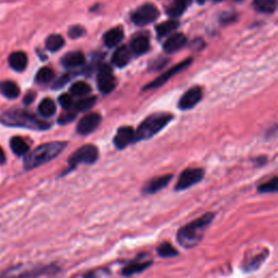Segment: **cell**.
I'll use <instances>...</instances> for the list:
<instances>
[{
    "label": "cell",
    "instance_id": "11",
    "mask_svg": "<svg viewBox=\"0 0 278 278\" xmlns=\"http://www.w3.org/2000/svg\"><path fill=\"white\" fill-rule=\"evenodd\" d=\"M101 123V115L98 113H89L83 116L79 122L76 130L81 135H89L92 131L98 128Z\"/></svg>",
    "mask_w": 278,
    "mask_h": 278
},
{
    "label": "cell",
    "instance_id": "7",
    "mask_svg": "<svg viewBox=\"0 0 278 278\" xmlns=\"http://www.w3.org/2000/svg\"><path fill=\"white\" fill-rule=\"evenodd\" d=\"M159 17V10L153 4L145 3L144 6L138 8L133 14H131V21L136 25L145 26L155 21Z\"/></svg>",
    "mask_w": 278,
    "mask_h": 278
},
{
    "label": "cell",
    "instance_id": "28",
    "mask_svg": "<svg viewBox=\"0 0 278 278\" xmlns=\"http://www.w3.org/2000/svg\"><path fill=\"white\" fill-rule=\"evenodd\" d=\"M64 40L61 35H58V34H53V35H50L49 37L46 40V48L49 51H58L60 50L61 48L64 46Z\"/></svg>",
    "mask_w": 278,
    "mask_h": 278
},
{
    "label": "cell",
    "instance_id": "39",
    "mask_svg": "<svg viewBox=\"0 0 278 278\" xmlns=\"http://www.w3.org/2000/svg\"><path fill=\"white\" fill-rule=\"evenodd\" d=\"M6 162V154H4L2 148L0 147V165Z\"/></svg>",
    "mask_w": 278,
    "mask_h": 278
},
{
    "label": "cell",
    "instance_id": "6",
    "mask_svg": "<svg viewBox=\"0 0 278 278\" xmlns=\"http://www.w3.org/2000/svg\"><path fill=\"white\" fill-rule=\"evenodd\" d=\"M204 177V171L202 169H187L179 175V178L175 185L176 192H183L194 186L201 182Z\"/></svg>",
    "mask_w": 278,
    "mask_h": 278
},
{
    "label": "cell",
    "instance_id": "10",
    "mask_svg": "<svg viewBox=\"0 0 278 278\" xmlns=\"http://www.w3.org/2000/svg\"><path fill=\"white\" fill-rule=\"evenodd\" d=\"M203 97L202 88L199 86L192 87L185 92L184 96L180 98L178 102V108L180 110H189L196 107Z\"/></svg>",
    "mask_w": 278,
    "mask_h": 278
},
{
    "label": "cell",
    "instance_id": "36",
    "mask_svg": "<svg viewBox=\"0 0 278 278\" xmlns=\"http://www.w3.org/2000/svg\"><path fill=\"white\" fill-rule=\"evenodd\" d=\"M70 80H71V75L70 74H65V75L61 76L60 79H58L56 81L55 84H53V88H55V89L61 88V87H63L66 84V83H69Z\"/></svg>",
    "mask_w": 278,
    "mask_h": 278
},
{
    "label": "cell",
    "instance_id": "37",
    "mask_svg": "<svg viewBox=\"0 0 278 278\" xmlns=\"http://www.w3.org/2000/svg\"><path fill=\"white\" fill-rule=\"evenodd\" d=\"M75 116H76V114L73 113V112H67V113L60 116V119H59V121H58V123L59 124H67V123H70V122L74 120Z\"/></svg>",
    "mask_w": 278,
    "mask_h": 278
},
{
    "label": "cell",
    "instance_id": "26",
    "mask_svg": "<svg viewBox=\"0 0 278 278\" xmlns=\"http://www.w3.org/2000/svg\"><path fill=\"white\" fill-rule=\"evenodd\" d=\"M276 0H255L256 10L262 13H273L276 10Z\"/></svg>",
    "mask_w": 278,
    "mask_h": 278
},
{
    "label": "cell",
    "instance_id": "42",
    "mask_svg": "<svg viewBox=\"0 0 278 278\" xmlns=\"http://www.w3.org/2000/svg\"><path fill=\"white\" fill-rule=\"evenodd\" d=\"M235 1H238V2H240V1H242V0H235Z\"/></svg>",
    "mask_w": 278,
    "mask_h": 278
},
{
    "label": "cell",
    "instance_id": "40",
    "mask_svg": "<svg viewBox=\"0 0 278 278\" xmlns=\"http://www.w3.org/2000/svg\"><path fill=\"white\" fill-rule=\"evenodd\" d=\"M208 1V0H197V2L199 3V4H204Z\"/></svg>",
    "mask_w": 278,
    "mask_h": 278
},
{
    "label": "cell",
    "instance_id": "1",
    "mask_svg": "<svg viewBox=\"0 0 278 278\" xmlns=\"http://www.w3.org/2000/svg\"><path fill=\"white\" fill-rule=\"evenodd\" d=\"M214 217H215V213L208 212L179 228L176 235L177 242L185 249L197 247L203 240L204 234L208 227L211 225Z\"/></svg>",
    "mask_w": 278,
    "mask_h": 278
},
{
    "label": "cell",
    "instance_id": "16",
    "mask_svg": "<svg viewBox=\"0 0 278 278\" xmlns=\"http://www.w3.org/2000/svg\"><path fill=\"white\" fill-rule=\"evenodd\" d=\"M64 67H79L85 63V56L81 51H72L66 53L61 60Z\"/></svg>",
    "mask_w": 278,
    "mask_h": 278
},
{
    "label": "cell",
    "instance_id": "22",
    "mask_svg": "<svg viewBox=\"0 0 278 278\" xmlns=\"http://www.w3.org/2000/svg\"><path fill=\"white\" fill-rule=\"evenodd\" d=\"M190 2H192V0H174L172 6L167 8V12L170 17L178 18L186 11Z\"/></svg>",
    "mask_w": 278,
    "mask_h": 278
},
{
    "label": "cell",
    "instance_id": "23",
    "mask_svg": "<svg viewBox=\"0 0 278 278\" xmlns=\"http://www.w3.org/2000/svg\"><path fill=\"white\" fill-rule=\"evenodd\" d=\"M10 147L13 152L19 155V157L26 155L28 151H30V146L21 137H13L10 141Z\"/></svg>",
    "mask_w": 278,
    "mask_h": 278
},
{
    "label": "cell",
    "instance_id": "9",
    "mask_svg": "<svg viewBox=\"0 0 278 278\" xmlns=\"http://www.w3.org/2000/svg\"><path fill=\"white\" fill-rule=\"evenodd\" d=\"M192 59H186V60H184L183 62H180L178 63V64L176 65H174L173 67H171V69L169 71H167L164 73V74L162 75H160L158 79H155L153 82H151L149 85H147L145 87L144 89H152V88H158V87L160 86H162L164 85L165 83H167L170 79H172L173 76H175L177 74V73L179 72H182L183 70L185 69H187V67L192 64Z\"/></svg>",
    "mask_w": 278,
    "mask_h": 278
},
{
    "label": "cell",
    "instance_id": "17",
    "mask_svg": "<svg viewBox=\"0 0 278 278\" xmlns=\"http://www.w3.org/2000/svg\"><path fill=\"white\" fill-rule=\"evenodd\" d=\"M130 60V49L128 46H121L115 50L112 56V63L118 67H124L128 65Z\"/></svg>",
    "mask_w": 278,
    "mask_h": 278
},
{
    "label": "cell",
    "instance_id": "29",
    "mask_svg": "<svg viewBox=\"0 0 278 278\" xmlns=\"http://www.w3.org/2000/svg\"><path fill=\"white\" fill-rule=\"evenodd\" d=\"M157 253L161 257H173L178 256V251L170 242H162L157 248Z\"/></svg>",
    "mask_w": 278,
    "mask_h": 278
},
{
    "label": "cell",
    "instance_id": "18",
    "mask_svg": "<svg viewBox=\"0 0 278 278\" xmlns=\"http://www.w3.org/2000/svg\"><path fill=\"white\" fill-rule=\"evenodd\" d=\"M9 64L14 71L22 72L27 66V56L23 51H16L9 56Z\"/></svg>",
    "mask_w": 278,
    "mask_h": 278
},
{
    "label": "cell",
    "instance_id": "35",
    "mask_svg": "<svg viewBox=\"0 0 278 278\" xmlns=\"http://www.w3.org/2000/svg\"><path fill=\"white\" fill-rule=\"evenodd\" d=\"M84 33L85 30L81 25H74L70 27L69 36L72 38V40H76V38H80L84 35Z\"/></svg>",
    "mask_w": 278,
    "mask_h": 278
},
{
    "label": "cell",
    "instance_id": "24",
    "mask_svg": "<svg viewBox=\"0 0 278 278\" xmlns=\"http://www.w3.org/2000/svg\"><path fill=\"white\" fill-rule=\"evenodd\" d=\"M267 256H268L267 250H265L264 252H260L258 255L252 257L250 260L246 261L245 265H243V268H245V271H247V272L257 270V268L262 265V263L264 262V260L267 257Z\"/></svg>",
    "mask_w": 278,
    "mask_h": 278
},
{
    "label": "cell",
    "instance_id": "33",
    "mask_svg": "<svg viewBox=\"0 0 278 278\" xmlns=\"http://www.w3.org/2000/svg\"><path fill=\"white\" fill-rule=\"evenodd\" d=\"M277 177H273L268 182L260 185L257 187V192L260 193H268V192H277Z\"/></svg>",
    "mask_w": 278,
    "mask_h": 278
},
{
    "label": "cell",
    "instance_id": "20",
    "mask_svg": "<svg viewBox=\"0 0 278 278\" xmlns=\"http://www.w3.org/2000/svg\"><path fill=\"white\" fill-rule=\"evenodd\" d=\"M151 265L152 262L146 261V262H131L129 264L126 265L125 267L122 268V274L124 276H133L139 273H143L144 271L147 270Z\"/></svg>",
    "mask_w": 278,
    "mask_h": 278
},
{
    "label": "cell",
    "instance_id": "3",
    "mask_svg": "<svg viewBox=\"0 0 278 278\" xmlns=\"http://www.w3.org/2000/svg\"><path fill=\"white\" fill-rule=\"evenodd\" d=\"M1 122L8 126H14V128H26L35 130H43L50 128V124L46 123L35 115L30 113L25 110L14 109L7 111L1 116Z\"/></svg>",
    "mask_w": 278,
    "mask_h": 278
},
{
    "label": "cell",
    "instance_id": "30",
    "mask_svg": "<svg viewBox=\"0 0 278 278\" xmlns=\"http://www.w3.org/2000/svg\"><path fill=\"white\" fill-rule=\"evenodd\" d=\"M91 91V87L85 82H77L71 86L70 92L73 96H86Z\"/></svg>",
    "mask_w": 278,
    "mask_h": 278
},
{
    "label": "cell",
    "instance_id": "38",
    "mask_svg": "<svg viewBox=\"0 0 278 278\" xmlns=\"http://www.w3.org/2000/svg\"><path fill=\"white\" fill-rule=\"evenodd\" d=\"M35 94H34V92H28V94L25 96V98H24V104L25 105H30V104H32L33 102V100H34V98H35Z\"/></svg>",
    "mask_w": 278,
    "mask_h": 278
},
{
    "label": "cell",
    "instance_id": "32",
    "mask_svg": "<svg viewBox=\"0 0 278 278\" xmlns=\"http://www.w3.org/2000/svg\"><path fill=\"white\" fill-rule=\"evenodd\" d=\"M53 77V71L49 67H43L37 72L35 80L38 84H47L49 83Z\"/></svg>",
    "mask_w": 278,
    "mask_h": 278
},
{
    "label": "cell",
    "instance_id": "31",
    "mask_svg": "<svg viewBox=\"0 0 278 278\" xmlns=\"http://www.w3.org/2000/svg\"><path fill=\"white\" fill-rule=\"evenodd\" d=\"M96 101H97V98L96 97H87V98H83L81 100H79L76 102V104H74V108L76 111H79V112H84V111H87V110H89L91 109L92 107L95 106L96 104Z\"/></svg>",
    "mask_w": 278,
    "mask_h": 278
},
{
    "label": "cell",
    "instance_id": "2",
    "mask_svg": "<svg viewBox=\"0 0 278 278\" xmlns=\"http://www.w3.org/2000/svg\"><path fill=\"white\" fill-rule=\"evenodd\" d=\"M65 147L66 143H61V141L43 144L25 155L24 168L25 170H33L50 162L51 160L56 159L65 149Z\"/></svg>",
    "mask_w": 278,
    "mask_h": 278
},
{
    "label": "cell",
    "instance_id": "27",
    "mask_svg": "<svg viewBox=\"0 0 278 278\" xmlns=\"http://www.w3.org/2000/svg\"><path fill=\"white\" fill-rule=\"evenodd\" d=\"M56 104L50 98L43 99L40 106H38L40 114L43 116V118H50V116L56 113Z\"/></svg>",
    "mask_w": 278,
    "mask_h": 278
},
{
    "label": "cell",
    "instance_id": "41",
    "mask_svg": "<svg viewBox=\"0 0 278 278\" xmlns=\"http://www.w3.org/2000/svg\"><path fill=\"white\" fill-rule=\"evenodd\" d=\"M214 1H215V2H221V1H223V0H214Z\"/></svg>",
    "mask_w": 278,
    "mask_h": 278
},
{
    "label": "cell",
    "instance_id": "34",
    "mask_svg": "<svg viewBox=\"0 0 278 278\" xmlns=\"http://www.w3.org/2000/svg\"><path fill=\"white\" fill-rule=\"evenodd\" d=\"M59 104L64 110H71L72 107L74 106V102H73L72 97L67 94H63L59 97Z\"/></svg>",
    "mask_w": 278,
    "mask_h": 278
},
{
    "label": "cell",
    "instance_id": "12",
    "mask_svg": "<svg viewBox=\"0 0 278 278\" xmlns=\"http://www.w3.org/2000/svg\"><path fill=\"white\" fill-rule=\"evenodd\" d=\"M135 143V130L130 126H123L118 129L113 144L118 149H124L128 145Z\"/></svg>",
    "mask_w": 278,
    "mask_h": 278
},
{
    "label": "cell",
    "instance_id": "4",
    "mask_svg": "<svg viewBox=\"0 0 278 278\" xmlns=\"http://www.w3.org/2000/svg\"><path fill=\"white\" fill-rule=\"evenodd\" d=\"M173 115L170 113H154L146 118L135 131V141L147 140L160 133L171 121Z\"/></svg>",
    "mask_w": 278,
    "mask_h": 278
},
{
    "label": "cell",
    "instance_id": "15",
    "mask_svg": "<svg viewBox=\"0 0 278 278\" xmlns=\"http://www.w3.org/2000/svg\"><path fill=\"white\" fill-rule=\"evenodd\" d=\"M124 38V31L121 27H113L104 35V43L107 47L113 48L118 46Z\"/></svg>",
    "mask_w": 278,
    "mask_h": 278
},
{
    "label": "cell",
    "instance_id": "21",
    "mask_svg": "<svg viewBox=\"0 0 278 278\" xmlns=\"http://www.w3.org/2000/svg\"><path fill=\"white\" fill-rule=\"evenodd\" d=\"M0 91L9 99H16L20 95V88L12 81H4L0 83Z\"/></svg>",
    "mask_w": 278,
    "mask_h": 278
},
{
    "label": "cell",
    "instance_id": "14",
    "mask_svg": "<svg viewBox=\"0 0 278 278\" xmlns=\"http://www.w3.org/2000/svg\"><path fill=\"white\" fill-rule=\"evenodd\" d=\"M187 45V38L182 33H176L164 43L163 49L168 53H174Z\"/></svg>",
    "mask_w": 278,
    "mask_h": 278
},
{
    "label": "cell",
    "instance_id": "25",
    "mask_svg": "<svg viewBox=\"0 0 278 278\" xmlns=\"http://www.w3.org/2000/svg\"><path fill=\"white\" fill-rule=\"evenodd\" d=\"M179 26V23L175 20H170L167 22H163L159 24V25L155 26V32H157L159 37H164L168 36L169 34H171L174 31L177 30V27Z\"/></svg>",
    "mask_w": 278,
    "mask_h": 278
},
{
    "label": "cell",
    "instance_id": "19",
    "mask_svg": "<svg viewBox=\"0 0 278 278\" xmlns=\"http://www.w3.org/2000/svg\"><path fill=\"white\" fill-rule=\"evenodd\" d=\"M150 48L149 38L145 35L136 36L130 43V51H133L135 55L141 56L147 52Z\"/></svg>",
    "mask_w": 278,
    "mask_h": 278
},
{
    "label": "cell",
    "instance_id": "8",
    "mask_svg": "<svg viewBox=\"0 0 278 278\" xmlns=\"http://www.w3.org/2000/svg\"><path fill=\"white\" fill-rule=\"evenodd\" d=\"M97 82H98L99 90L104 94H110V92L115 88L116 80L113 75L112 69L108 64H102L98 71V76H97Z\"/></svg>",
    "mask_w": 278,
    "mask_h": 278
},
{
    "label": "cell",
    "instance_id": "13",
    "mask_svg": "<svg viewBox=\"0 0 278 278\" xmlns=\"http://www.w3.org/2000/svg\"><path fill=\"white\" fill-rule=\"evenodd\" d=\"M173 178V175H163V176L155 177L153 179H151L150 182L145 185V187L143 188V193L144 194H153L155 192H160L163 188H165L170 184L171 180Z\"/></svg>",
    "mask_w": 278,
    "mask_h": 278
},
{
    "label": "cell",
    "instance_id": "5",
    "mask_svg": "<svg viewBox=\"0 0 278 278\" xmlns=\"http://www.w3.org/2000/svg\"><path fill=\"white\" fill-rule=\"evenodd\" d=\"M99 158V151L98 148L94 145H86L83 146L80 149H77L74 153H73L69 158V169H67L66 173L71 172L74 170L77 165L80 164H94L97 162Z\"/></svg>",
    "mask_w": 278,
    "mask_h": 278
}]
</instances>
